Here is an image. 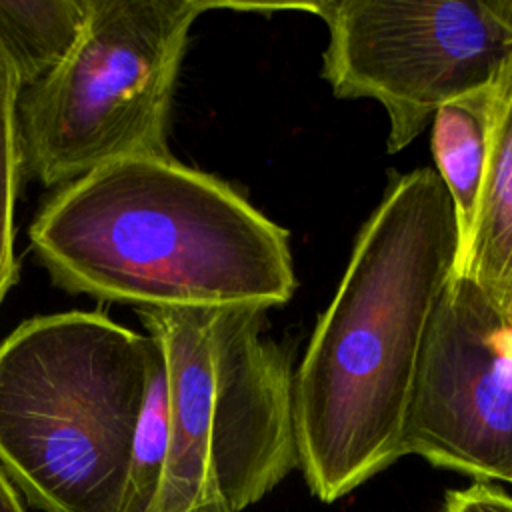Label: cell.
Segmentation results:
<instances>
[{
    "label": "cell",
    "instance_id": "obj_9",
    "mask_svg": "<svg viewBox=\"0 0 512 512\" xmlns=\"http://www.w3.org/2000/svg\"><path fill=\"white\" fill-rule=\"evenodd\" d=\"M488 92L442 106L432 126V156L448 194L456 230V276L468 256L486 164Z\"/></svg>",
    "mask_w": 512,
    "mask_h": 512
},
{
    "label": "cell",
    "instance_id": "obj_13",
    "mask_svg": "<svg viewBox=\"0 0 512 512\" xmlns=\"http://www.w3.org/2000/svg\"><path fill=\"white\" fill-rule=\"evenodd\" d=\"M442 512H512V494L492 482H472L450 490Z\"/></svg>",
    "mask_w": 512,
    "mask_h": 512
},
{
    "label": "cell",
    "instance_id": "obj_3",
    "mask_svg": "<svg viewBox=\"0 0 512 512\" xmlns=\"http://www.w3.org/2000/svg\"><path fill=\"white\" fill-rule=\"evenodd\" d=\"M150 334L104 314L24 320L0 342V466L40 512H120Z\"/></svg>",
    "mask_w": 512,
    "mask_h": 512
},
{
    "label": "cell",
    "instance_id": "obj_10",
    "mask_svg": "<svg viewBox=\"0 0 512 512\" xmlns=\"http://www.w3.org/2000/svg\"><path fill=\"white\" fill-rule=\"evenodd\" d=\"M90 0H0V48L20 90L50 76L76 46Z\"/></svg>",
    "mask_w": 512,
    "mask_h": 512
},
{
    "label": "cell",
    "instance_id": "obj_5",
    "mask_svg": "<svg viewBox=\"0 0 512 512\" xmlns=\"http://www.w3.org/2000/svg\"><path fill=\"white\" fill-rule=\"evenodd\" d=\"M290 10L216 0H90L68 58L20 90L22 170L46 188L134 156H170L168 126L192 24L206 10Z\"/></svg>",
    "mask_w": 512,
    "mask_h": 512
},
{
    "label": "cell",
    "instance_id": "obj_14",
    "mask_svg": "<svg viewBox=\"0 0 512 512\" xmlns=\"http://www.w3.org/2000/svg\"><path fill=\"white\" fill-rule=\"evenodd\" d=\"M0 512H28L22 504V496L0 466Z\"/></svg>",
    "mask_w": 512,
    "mask_h": 512
},
{
    "label": "cell",
    "instance_id": "obj_1",
    "mask_svg": "<svg viewBox=\"0 0 512 512\" xmlns=\"http://www.w3.org/2000/svg\"><path fill=\"white\" fill-rule=\"evenodd\" d=\"M454 260V216L436 170L390 180L294 368L298 468L318 500L350 494L404 456L426 334Z\"/></svg>",
    "mask_w": 512,
    "mask_h": 512
},
{
    "label": "cell",
    "instance_id": "obj_6",
    "mask_svg": "<svg viewBox=\"0 0 512 512\" xmlns=\"http://www.w3.org/2000/svg\"><path fill=\"white\" fill-rule=\"evenodd\" d=\"M302 10L326 26L332 94L382 104L390 154L442 106L488 92L512 62V28L494 0H322Z\"/></svg>",
    "mask_w": 512,
    "mask_h": 512
},
{
    "label": "cell",
    "instance_id": "obj_4",
    "mask_svg": "<svg viewBox=\"0 0 512 512\" xmlns=\"http://www.w3.org/2000/svg\"><path fill=\"white\" fill-rule=\"evenodd\" d=\"M268 310H138L166 358L170 442L150 512H244L294 468L292 354Z\"/></svg>",
    "mask_w": 512,
    "mask_h": 512
},
{
    "label": "cell",
    "instance_id": "obj_7",
    "mask_svg": "<svg viewBox=\"0 0 512 512\" xmlns=\"http://www.w3.org/2000/svg\"><path fill=\"white\" fill-rule=\"evenodd\" d=\"M402 452L512 484V322L466 276L448 280L430 320Z\"/></svg>",
    "mask_w": 512,
    "mask_h": 512
},
{
    "label": "cell",
    "instance_id": "obj_11",
    "mask_svg": "<svg viewBox=\"0 0 512 512\" xmlns=\"http://www.w3.org/2000/svg\"><path fill=\"white\" fill-rule=\"evenodd\" d=\"M148 382L138 414L120 512H150L158 496L170 442V386L160 342L150 334Z\"/></svg>",
    "mask_w": 512,
    "mask_h": 512
},
{
    "label": "cell",
    "instance_id": "obj_15",
    "mask_svg": "<svg viewBox=\"0 0 512 512\" xmlns=\"http://www.w3.org/2000/svg\"><path fill=\"white\" fill-rule=\"evenodd\" d=\"M498 12L502 14V18L508 22V26L512 28V0H494Z\"/></svg>",
    "mask_w": 512,
    "mask_h": 512
},
{
    "label": "cell",
    "instance_id": "obj_8",
    "mask_svg": "<svg viewBox=\"0 0 512 512\" xmlns=\"http://www.w3.org/2000/svg\"><path fill=\"white\" fill-rule=\"evenodd\" d=\"M470 278L512 322V62L488 90L486 164L470 250Z\"/></svg>",
    "mask_w": 512,
    "mask_h": 512
},
{
    "label": "cell",
    "instance_id": "obj_2",
    "mask_svg": "<svg viewBox=\"0 0 512 512\" xmlns=\"http://www.w3.org/2000/svg\"><path fill=\"white\" fill-rule=\"evenodd\" d=\"M28 238L56 286L136 310H270L298 286L288 230L172 154L60 186Z\"/></svg>",
    "mask_w": 512,
    "mask_h": 512
},
{
    "label": "cell",
    "instance_id": "obj_12",
    "mask_svg": "<svg viewBox=\"0 0 512 512\" xmlns=\"http://www.w3.org/2000/svg\"><path fill=\"white\" fill-rule=\"evenodd\" d=\"M20 84L0 48V306L18 280L14 256V208L22 174V150L18 136Z\"/></svg>",
    "mask_w": 512,
    "mask_h": 512
}]
</instances>
